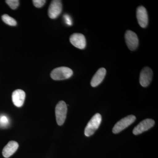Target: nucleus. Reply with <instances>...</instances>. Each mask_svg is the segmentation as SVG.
Segmentation results:
<instances>
[{
	"label": "nucleus",
	"mask_w": 158,
	"mask_h": 158,
	"mask_svg": "<svg viewBox=\"0 0 158 158\" xmlns=\"http://www.w3.org/2000/svg\"><path fill=\"white\" fill-rule=\"evenodd\" d=\"M2 19L4 23L9 26H15L17 25V22L15 20L8 15L5 14L3 15L2 16Z\"/></svg>",
	"instance_id": "4468645a"
},
{
	"label": "nucleus",
	"mask_w": 158,
	"mask_h": 158,
	"mask_svg": "<svg viewBox=\"0 0 158 158\" xmlns=\"http://www.w3.org/2000/svg\"><path fill=\"white\" fill-rule=\"evenodd\" d=\"M72 44L77 48L83 49L86 46V38L83 34L80 33H74L69 38Z\"/></svg>",
	"instance_id": "1a4fd4ad"
},
{
	"label": "nucleus",
	"mask_w": 158,
	"mask_h": 158,
	"mask_svg": "<svg viewBox=\"0 0 158 158\" xmlns=\"http://www.w3.org/2000/svg\"><path fill=\"white\" fill-rule=\"evenodd\" d=\"M73 74V71L67 67H60L54 69L51 73V77L55 81H61L69 78Z\"/></svg>",
	"instance_id": "f257e3e1"
},
{
	"label": "nucleus",
	"mask_w": 158,
	"mask_h": 158,
	"mask_svg": "<svg viewBox=\"0 0 158 158\" xmlns=\"http://www.w3.org/2000/svg\"><path fill=\"white\" fill-rule=\"evenodd\" d=\"M137 18L138 24L142 28H145L148 24V18L147 10L143 6H139L137 10Z\"/></svg>",
	"instance_id": "9d476101"
},
{
	"label": "nucleus",
	"mask_w": 158,
	"mask_h": 158,
	"mask_svg": "<svg viewBox=\"0 0 158 158\" xmlns=\"http://www.w3.org/2000/svg\"><path fill=\"white\" fill-rule=\"evenodd\" d=\"M63 17H64L65 23H66V24L68 25V26H69L72 25V20L70 16H69V15H64Z\"/></svg>",
	"instance_id": "a211bd4d"
},
{
	"label": "nucleus",
	"mask_w": 158,
	"mask_h": 158,
	"mask_svg": "<svg viewBox=\"0 0 158 158\" xmlns=\"http://www.w3.org/2000/svg\"><path fill=\"white\" fill-rule=\"evenodd\" d=\"M62 8L61 1L54 0L52 1L48 8L49 17L52 19L57 18L62 12Z\"/></svg>",
	"instance_id": "423d86ee"
},
{
	"label": "nucleus",
	"mask_w": 158,
	"mask_h": 158,
	"mask_svg": "<svg viewBox=\"0 0 158 158\" xmlns=\"http://www.w3.org/2000/svg\"><path fill=\"white\" fill-rule=\"evenodd\" d=\"M106 70L104 68H100L96 72L90 82V85L93 87H96L103 81L106 76Z\"/></svg>",
	"instance_id": "ddd939ff"
},
{
	"label": "nucleus",
	"mask_w": 158,
	"mask_h": 158,
	"mask_svg": "<svg viewBox=\"0 0 158 158\" xmlns=\"http://www.w3.org/2000/svg\"><path fill=\"white\" fill-rule=\"evenodd\" d=\"M125 39L128 48L131 51H134L138 47L139 40L137 34L132 31L128 30L125 35Z\"/></svg>",
	"instance_id": "39448f33"
},
{
	"label": "nucleus",
	"mask_w": 158,
	"mask_h": 158,
	"mask_svg": "<svg viewBox=\"0 0 158 158\" xmlns=\"http://www.w3.org/2000/svg\"><path fill=\"white\" fill-rule=\"evenodd\" d=\"M9 124V119L8 116L5 115H0V127H7Z\"/></svg>",
	"instance_id": "2eb2a0df"
},
{
	"label": "nucleus",
	"mask_w": 158,
	"mask_h": 158,
	"mask_svg": "<svg viewBox=\"0 0 158 158\" xmlns=\"http://www.w3.org/2000/svg\"><path fill=\"white\" fill-rule=\"evenodd\" d=\"M25 98V92L21 89L15 90L12 93V102L15 106L17 107H21L22 106L24 102Z\"/></svg>",
	"instance_id": "9b49d317"
},
{
	"label": "nucleus",
	"mask_w": 158,
	"mask_h": 158,
	"mask_svg": "<svg viewBox=\"0 0 158 158\" xmlns=\"http://www.w3.org/2000/svg\"><path fill=\"white\" fill-rule=\"evenodd\" d=\"M67 113V105L65 102L63 101L59 102L56 107V119L59 126L62 125L65 122Z\"/></svg>",
	"instance_id": "7ed1b4c3"
},
{
	"label": "nucleus",
	"mask_w": 158,
	"mask_h": 158,
	"mask_svg": "<svg viewBox=\"0 0 158 158\" xmlns=\"http://www.w3.org/2000/svg\"><path fill=\"white\" fill-rule=\"evenodd\" d=\"M153 77L152 71L148 67H145L141 71L139 81L141 86L147 87L150 84Z\"/></svg>",
	"instance_id": "6e6552de"
},
{
	"label": "nucleus",
	"mask_w": 158,
	"mask_h": 158,
	"mask_svg": "<svg viewBox=\"0 0 158 158\" xmlns=\"http://www.w3.org/2000/svg\"><path fill=\"white\" fill-rule=\"evenodd\" d=\"M46 1L45 0H34L33 3L34 6L37 8H41L45 4Z\"/></svg>",
	"instance_id": "f3484780"
},
{
	"label": "nucleus",
	"mask_w": 158,
	"mask_h": 158,
	"mask_svg": "<svg viewBox=\"0 0 158 158\" xmlns=\"http://www.w3.org/2000/svg\"><path fill=\"white\" fill-rule=\"evenodd\" d=\"M102 122V116L99 113H96L88 123L85 129V134L87 137L93 135L98 130Z\"/></svg>",
	"instance_id": "f03ea898"
},
{
	"label": "nucleus",
	"mask_w": 158,
	"mask_h": 158,
	"mask_svg": "<svg viewBox=\"0 0 158 158\" xmlns=\"http://www.w3.org/2000/svg\"><path fill=\"white\" fill-rule=\"evenodd\" d=\"M155 124V121L150 118H147L141 122L134 129L133 134L135 135H140L144 131H147L153 127Z\"/></svg>",
	"instance_id": "0eeeda50"
},
{
	"label": "nucleus",
	"mask_w": 158,
	"mask_h": 158,
	"mask_svg": "<svg viewBox=\"0 0 158 158\" xmlns=\"http://www.w3.org/2000/svg\"><path fill=\"white\" fill-rule=\"evenodd\" d=\"M6 3L11 9H16L19 6V1L18 0H7Z\"/></svg>",
	"instance_id": "dca6fc26"
},
{
	"label": "nucleus",
	"mask_w": 158,
	"mask_h": 158,
	"mask_svg": "<svg viewBox=\"0 0 158 158\" xmlns=\"http://www.w3.org/2000/svg\"><path fill=\"white\" fill-rule=\"evenodd\" d=\"M19 144L15 141H10L3 148L2 155L4 157L8 158L12 156L17 151Z\"/></svg>",
	"instance_id": "f8f14e48"
},
{
	"label": "nucleus",
	"mask_w": 158,
	"mask_h": 158,
	"mask_svg": "<svg viewBox=\"0 0 158 158\" xmlns=\"http://www.w3.org/2000/svg\"><path fill=\"white\" fill-rule=\"evenodd\" d=\"M136 118L135 116L132 115L123 118L115 125L113 129V132L115 134L120 132L133 123Z\"/></svg>",
	"instance_id": "20e7f679"
}]
</instances>
